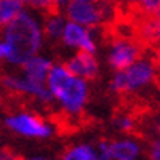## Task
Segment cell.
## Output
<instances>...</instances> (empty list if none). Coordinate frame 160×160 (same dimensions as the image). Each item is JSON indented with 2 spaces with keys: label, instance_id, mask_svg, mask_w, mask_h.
<instances>
[{
  "label": "cell",
  "instance_id": "7a4b0ae2",
  "mask_svg": "<svg viewBox=\"0 0 160 160\" xmlns=\"http://www.w3.org/2000/svg\"><path fill=\"white\" fill-rule=\"evenodd\" d=\"M46 88L51 97V105L56 106L64 118H82L90 101L88 82L69 72L64 62H54L46 77Z\"/></svg>",
  "mask_w": 160,
  "mask_h": 160
},
{
  "label": "cell",
  "instance_id": "7402d4cb",
  "mask_svg": "<svg viewBox=\"0 0 160 160\" xmlns=\"http://www.w3.org/2000/svg\"><path fill=\"white\" fill-rule=\"evenodd\" d=\"M21 160H49V158L41 157V155H34V157H26V158H21Z\"/></svg>",
  "mask_w": 160,
  "mask_h": 160
},
{
  "label": "cell",
  "instance_id": "7c38bea8",
  "mask_svg": "<svg viewBox=\"0 0 160 160\" xmlns=\"http://www.w3.org/2000/svg\"><path fill=\"white\" fill-rule=\"evenodd\" d=\"M67 20H65L64 13L52 10L46 13V15L41 17V25H42V33H44V39L49 41H54V42H59V38L62 34V30Z\"/></svg>",
  "mask_w": 160,
  "mask_h": 160
},
{
  "label": "cell",
  "instance_id": "603a6c76",
  "mask_svg": "<svg viewBox=\"0 0 160 160\" xmlns=\"http://www.w3.org/2000/svg\"><path fill=\"white\" fill-rule=\"evenodd\" d=\"M2 106H3V100H2V95H0V110H2Z\"/></svg>",
  "mask_w": 160,
  "mask_h": 160
},
{
  "label": "cell",
  "instance_id": "52a82bcc",
  "mask_svg": "<svg viewBox=\"0 0 160 160\" xmlns=\"http://www.w3.org/2000/svg\"><path fill=\"white\" fill-rule=\"evenodd\" d=\"M98 160H141L144 145L136 136H121L116 139H101L97 145Z\"/></svg>",
  "mask_w": 160,
  "mask_h": 160
},
{
  "label": "cell",
  "instance_id": "9c48e42d",
  "mask_svg": "<svg viewBox=\"0 0 160 160\" xmlns=\"http://www.w3.org/2000/svg\"><path fill=\"white\" fill-rule=\"evenodd\" d=\"M142 56V46L139 41H136L128 36H118L114 38L106 51V61L108 65L116 72L122 70L132 62H136Z\"/></svg>",
  "mask_w": 160,
  "mask_h": 160
},
{
  "label": "cell",
  "instance_id": "5b68a950",
  "mask_svg": "<svg viewBox=\"0 0 160 160\" xmlns=\"http://www.w3.org/2000/svg\"><path fill=\"white\" fill-rule=\"evenodd\" d=\"M3 126L12 134L33 141H46L57 132L52 121L31 110H17L5 114Z\"/></svg>",
  "mask_w": 160,
  "mask_h": 160
},
{
  "label": "cell",
  "instance_id": "5bb4252c",
  "mask_svg": "<svg viewBox=\"0 0 160 160\" xmlns=\"http://www.w3.org/2000/svg\"><path fill=\"white\" fill-rule=\"evenodd\" d=\"M116 3L141 17H158L160 10V0H116Z\"/></svg>",
  "mask_w": 160,
  "mask_h": 160
},
{
  "label": "cell",
  "instance_id": "ba28073f",
  "mask_svg": "<svg viewBox=\"0 0 160 160\" xmlns=\"http://www.w3.org/2000/svg\"><path fill=\"white\" fill-rule=\"evenodd\" d=\"M59 42L72 52L97 54L100 48V36L98 30H90V28L67 21L59 38Z\"/></svg>",
  "mask_w": 160,
  "mask_h": 160
},
{
  "label": "cell",
  "instance_id": "30bf717a",
  "mask_svg": "<svg viewBox=\"0 0 160 160\" xmlns=\"http://www.w3.org/2000/svg\"><path fill=\"white\" fill-rule=\"evenodd\" d=\"M69 72H72L78 78L90 82L95 80L100 74V61L97 54H88V52H74L67 61L64 62Z\"/></svg>",
  "mask_w": 160,
  "mask_h": 160
},
{
  "label": "cell",
  "instance_id": "cb8c5ba5",
  "mask_svg": "<svg viewBox=\"0 0 160 160\" xmlns=\"http://www.w3.org/2000/svg\"><path fill=\"white\" fill-rule=\"evenodd\" d=\"M17 2H23V0H17Z\"/></svg>",
  "mask_w": 160,
  "mask_h": 160
},
{
  "label": "cell",
  "instance_id": "277c9868",
  "mask_svg": "<svg viewBox=\"0 0 160 160\" xmlns=\"http://www.w3.org/2000/svg\"><path fill=\"white\" fill-rule=\"evenodd\" d=\"M118 3L116 0H87V2H75L64 8V17L67 21L75 25L100 30L116 18L118 15Z\"/></svg>",
  "mask_w": 160,
  "mask_h": 160
},
{
  "label": "cell",
  "instance_id": "ac0fdd59",
  "mask_svg": "<svg viewBox=\"0 0 160 160\" xmlns=\"http://www.w3.org/2000/svg\"><path fill=\"white\" fill-rule=\"evenodd\" d=\"M23 5L26 10L38 13V15H46V13L56 10L54 0H23Z\"/></svg>",
  "mask_w": 160,
  "mask_h": 160
},
{
  "label": "cell",
  "instance_id": "4fadbf2b",
  "mask_svg": "<svg viewBox=\"0 0 160 160\" xmlns=\"http://www.w3.org/2000/svg\"><path fill=\"white\" fill-rule=\"evenodd\" d=\"M61 160H98V152L93 144L77 142L65 147Z\"/></svg>",
  "mask_w": 160,
  "mask_h": 160
},
{
  "label": "cell",
  "instance_id": "6da1fadb",
  "mask_svg": "<svg viewBox=\"0 0 160 160\" xmlns=\"http://www.w3.org/2000/svg\"><path fill=\"white\" fill-rule=\"evenodd\" d=\"M44 42L41 15L25 10L0 30V65L20 69L31 56L42 52Z\"/></svg>",
  "mask_w": 160,
  "mask_h": 160
},
{
  "label": "cell",
  "instance_id": "8992f818",
  "mask_svg": "<svg viewBox=\"0 0 160 160\" xmlns=\"http://www.w3.org/2000/svg\"><path fill=\"white\" fill-rule=\"evenodd\" d=\"M0 88L8 95L31 100L41 106L51 105V97L46 88V82H36V80L28 78L18 69L0 74Z\"/></svg>",
  "mask_w": 160,
  "mask_h": 160
},
{
  "label": "cell",
  "instance_id": "9a60e30c",
  "mask_svg": "<svg viewBox=\"0 0 160 160\" xmlns=\"http://www.w3.org/2000/svg\"><path fill=\"white\" fill-rule=\"evenodd\" d=\"M26 8L23 2L17 0H0V30L13 23Z\"/></svg>",
  "mask_w": 160,
  "mask_h": 160
},
{
  "label": "cell",
  "instance_id": "d6986e66",
  "mask_svg": "<svg viewBox=\"0 0 160 160\" xmlns=\"http://www.w3.org/2000/svg\"><path fill=\"white\" fill-rule=\"evenodd\" d=\"M147 155L150 160H160V142L158 139H154L150 142L149 149H147Z\"/></svg>",
  "mask_w": 160,
  "mask_h": 160
},
{
  "label": "cell",
  "instance_id": "44dd1931",
  "mask_svg": "<svg viewBox=\"0 0 160 160\" xmlns=\"http://www.w3.org/2000/svg\"><path fill=\"white\" fill-rule=\"evenodd\" d=\"M75 2H87V0H54V7L56 8H65L67 5L70 3H75Z\"/></svg>",
  "mask_w": 160,
  "mask_h": 160
},
{
  "label": "cell",
  "instance_id": "3957f363",
  "mask_svg": "<svg viewBox=\"0 0 160 160\" xmlns=\"http://www.w3.org/2000/svg\"><path fill=\"white\" fill-rule=\"evenodd\" d=\"M158 75L157 61L152 56H141L136 62L122 70H116L110 88L116 95H139L155 85Z\"/></svg>",
  "mask_w": 160,
  "mask_h": 160
},
{
  "label": "cell",
  "instance_id": "2e32d148",
  "mask_svg": "<svg viewBox=\"0 0 160 160\" xmlns=\"http://www.w3.org/2000/svg\"><path fill=\"white\" fill-rule=\"evenodd\" d=\"M141 39L145 42L158 41V17H144L139 25Z\"/></svg>",
  "mask_w": 160,
  "mask_h": 160
},
{
  "label": "cell",
  "instance_id": "8fae6325",
  "mask_svg": "<svg viewBox=\"0 0 160 160\" xmlns=\"http://www.w3.org/2000/svg\"><path fill=\"white\" fill-rule=\"evenodd\" d=\"M52 64H54V61L51 59L49 56L39 52V54L31 56L18 70L23 75H26L28 78H31V80H36V82H46V77L49 74L51 67H52Z\"/></svg>",
  "mask_w": 160,
  "mask_h": 160
},
{
  "label": "cell",
  "instance_id": "e0dca14e",
  "mask_svg": "<svg viewBox=\"0 0 160 160\" xmlns=\"http://www.w3.org/2000/svg\"><path fill=\"white\" fill-rule=\"evenodd\" d=\"M113 126L119 131V132H122L124 136H129L131 132H134V129L137 126V119L136 116L132 113L129 111H121L114 116L113 119Z\"/></svg>",
  "mask_w": 160,
  "mask_h": 160
},
{
  "label": "cell",
  "instance_id": "ffe728a7",
  "mask_svg": "<svg viewBox=\"0 0 160 160\" xmlns=\"http://www.w3.org/2000/svg\"><path fill=\"white\" fill-rule=\"evenodd\" d=\"M0 160H20V158L15 155L13 150L7 149V147H2L0 149Z\"/></svg>",
  "mask_w": 160,
  "mask_h": 160
}]
</instances>
